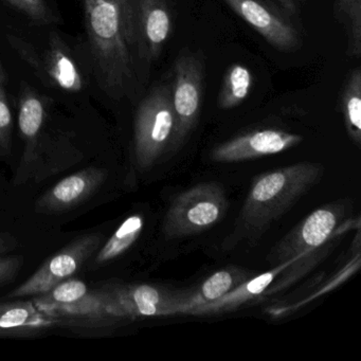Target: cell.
Instances as JSON below:
<instances>
[{
	"instance_id": "obj_28",
	"label": "cell",
	"mask_w": 361,
	"mask_h": 361,
	"mask_svg": "<svg viewBox=\"0 0 361 361\" xmlns=\"http://www.w3.org/2000/svg\"><path fill=\"white\" fill-rule=\"evenodd\" d=\"M117 1H121V3H128V0H117Z\"/></svg>"
},
{
	"instance_id": "obj_10",
	"label": "cell",
	"mask_w": 361,
	"mask_h": 361,
	"mask_svg": "<svg viewBox=\"0 0 361 361\" xmlns=\"http://www.w3.org/2000/svg\"><path fill=\"white\" fill-rule=\"evenodd\" d=\"M224 1L274 49L287 52L299 47L301 39L295 27L261 0Z\"/></svg>"
},
{
	"instance_id": "obj_24",
	"label": "cell",
	"mask_w": 361,
	"mask_h": 361,
	"mask_svg": "<svg viewBox=\"0 0 361 361\" xmlns=\"http://www.w3.org/2000/svg\"><path fill=\"white\" fill-rule=\"evenodd\" d=\"M8 3L24 12L32 20L49 22L50 16L43 0H7Z\"/></svg>"
},
{
	"instance_id": "obj_23",
	"label": "cell",
	"mask_w": 361,
	"mask_h": 361,
	"mask_svg": "<svg viewBox=\"0 0 361 361\" xmlns=\"http://www.w3.org/2000/svg\"><path fill=\"white\" fill-rule=\"evenodd\" d=\"M12 149V115L0 90V156L7 157Z\"/></svg>"
},
{
	"instance_id": "obj_14",
	"label": "cell",
	"mask_w": 361,
	"mask_h": 361,
	"mask_svg": "<svg viewBox=\"0 0 361 361\" xmlns=\"http://www.w3.org/2000/svg\"><path fill=\"white\" fill-rule=\"evenodd\" d=\"M288 265L289 263H285L274 266V269L259 274L255 278L249 279L246 282L243 283L217 301L192 308L187 314L204 316V314H224V312H233L244 304L249 303L261 295H265L266 290L271 286L274 280L282 274L283 270Z\"/></svg>"
},
{
	"instance_id": "obj_22",
	"label": "cell",
	"mask_w": 361,
	"mask_h": 361,
	"mask_svg": "<svg viewBox=\"0 0 361 361\" xmlns=\"http://www.w3.org/2000/svg\"><path fill=\"white\" fill-rule=\"evenodd\" d=\"M51 75L64 90H78L81 87V78L75 64L62 52H58L52 59Z\"/></svg>"
},
{
	"instance_id": "obj_5",
	"label": "cell",
	"mask_w": 361,
	"mask_h": 361,
	"mask_svg": "<svg viewBox=\"0 0 361 361\" xmlns=\"http://www.w3.org/2000/svg\"><path fill=\"white\" fill-rule=\"evenodd\" d=\"M174 130L172 90L158 86L139 105L135 120V160L140 170L151 169L168 151Z\"/></svg>"
},
{
	"instance_id": "obj_21",
	"label": "cell",
	"mask_w": 361,
	"mask_h": 361,
	"mask_svg": "<svg viewBox=\"0 0 361 361\" xmlns=\"http://www.w3.org/2000/svg\"><path fill=\"white\" fill-rule=\"evenodd\" d=\"M90 290L88 285L83 281L79 280V279L69 278L59 283L47 293L35 295L32 302L39 310L43 312L49 307L66 305V304L79 301L80 299L85 297Z\"/></svg>"
},
{
	"instance_id": "obj_27",
	"label": "cell",
	"mask_w": 361,
	"mask_h": 361,
	"mask_svg": "<svg viewBox=\"0 0 361 361\" xmlns=\"http://www.w3.org/2000/svg\"><path fill=\"white\" fill-rule=\"evenodd\" d=\"M16 240L9 234H0V255L7 253L10 249L13 248Z\"/></svg>"
},
{
	"instance_id": "obj_12",
	"label": "cell",
	"mask_w": 361,
	"mask_h": 361,
	"mask_svg": "<svg viewBox=\"0 0 361 361\" xmlns=\"http://www.w3.org/2000/svg\"><path fill=\"white\" fill-rule=\"evenodd\" d=\"M107 171L90 166L69 175L48 190L35 204L39 213H63L87 202L107 179Z\"/></svg>"
},
{
	"instance_id": "obj_15",
	"label": "cell",
	"mask_w": 361,
	"mask_h": 361,
	"mask_svg": "<svg viewBox=\"0 0 361 361\" xmlns=\"http://www.w3.org/2000/svg\"><path fill=\"white\" fill-rule=\"evenodd\" d=\"M56 324V319L39 310L32 301L0 304V333H29Z\"/></svg>"
},
{
	"instance_id": "obj_1",
	"label": "cell",
	"mask_w": 361,
	"mask_h": 361,
	"mask_svg": "<svg viewBox=\"0 0 361 361\" xmlns=\"http://www.w3.org/2000/svg\"><path fill=\"white\" fill-rule=\"evenodd\" d=\"M85 22L101 84L109 94H120L132 79L128 41L133 35L130 3L84 0Z\"/></svg>"
},
{
	"instance_id": "obj_9",
	"label": "cell",
	"mask_w": 361,
	"mask_h": 361,
	"mask_svg": "<svg viewBox=\"0 0 361 361\" xmlns=\"http://www.w3.org/2000/svg\"><path fill=\"white\" fill-rule=\"evenodd\" d=\"M302 141L303 137L284 130H253L217 145L211 153V159L221 164L257 159L282 153Z\"/></svg>"
},
{
	"instance_id": "obj_2",
	"label": "cell",
	"mask_w": 361,
	"mask_h": 361,
	"mask_svg": "<svg viewBox=\"0 0 361 361\" xmlns=\"http://www.w3.org/2000/svg\"><path fill=\"white\" fill-rule=\"evenodd\" d=\"M323 174L322 164L300 162L255 177L238 216L240 235H259L319 183Z\"/></svg>"
},
{
	"instance_id": "obj_11",
	"label": "cell",
	"mask_w": 361,
	"mask_h": 361,
	"mask_svg": "<svg viewBox=\"0 0 361 361\" xmlns=\"http://www.w3.org/2000/svg\"><path fill=\"white\" fill-rule=\"evenodd\" d=\"M54 317L58 324L65 326L98 329L119 324L128 318L121 316L106 287L90 290L79 301L66 305L54 306L43 310Z\"/></svg>"
},
{
	"instance_id": "obj_6",
	"label": "cell",
	"mask_w": 361,
	"mask_h": 361,
	"mask_svg": "<svg viewBox=\"0 0 361 361\" xmlns=\"http://www.w3.org/2000/svg\"><path fill=\"white\" fill-rule=\"evenodd\" d=\"M172 90L175 130L168 151L175 152L181 147L194 130L202 109L204 90V67L197 56L181 54L175 63L174 83Z\"/></svg>"
},
{
	"instance_id": "obj_19",
	"label": "cell",
	"mask_w": 361,
	"mask_h": 361,
	"mask_svg": "<svg viewBox=\"0 0 361 361\" xmlns=\"http://www.w3.org/2000/svg\"><path fill=\"white\" fill-rule=\"evenodd\" d=\"M252 84V73L246 66L231 65L224 75L219 96V107L229 111L242 104L250 94Z\"/></svg>"
},
{
	"instance_id": "obj_20",
	"label": "cell",
	"mask_w": 361,
	"mask_h": 361,
	"mask_svg": "<svg viewBox=\"0 0 361 361\" xmlns=\"http://www.w3.org/2000/svg\"><path fill=\"white\" fill-rule=\"evenodd\" d=\"M334 13L348 37V54L357 58L361 54V0H335Z\"/></svg>"
},
{
	"instance_id": "obj_25",
	"label": "cell",
	"mask_w": 361,
	"mask_h": 361,
	"mask_svg": "<svg viewBox=\"0 0 361 361\" xmlns=\"http://www.w3.org/2000/svg\"><path fill=\"white\" fill-rule=\"evenodd\" d=\"M24 264L23 257H5L0 255V285L9 282L20 271Z\"/></svg>"
},
{
	"instance_id": "obj_26",
	"label": "cell",
	"mask_w": 361,
	"mask_h": 361,
	"mask_svg": "<svg viewBox=\"0 0 361 361\" xmlns=\"http://www.w3.org/2000/svg\"><path fill=\"white\" fill-rule=\"evenodd\" d=\"M267 1L286 16H293L297 13V0H267Z\"/></svg>"
},
{
	"instance_id": "obj_18",
	"label": "cell",
	"mask_w": 361,
	"mask_h": 361,
	"mask_svg": "<svg viewBox=\"0 0 361 361\" xmlns=\"http://www.w3.org/2000/svg\"><path fill=\"white\" fill-rule=\"evenodd\" d=\"M342 117L344 126L350 140L357 145H361V71L354 69L346 79L342 90Z\"/></svg>"
},
{
	"instance_id": "obj_13",
	"label": "cell",
	"mask_w": 361,
	"mask_h": 361,
	"mask_svg": "<svg viewBox=\"0 0 361 361\" xmlns=\"http://www.w3.org/2000/svg\"><path fill=\"white\" fill-rule=\"evenodd\" d=\"M139 37L142 54L152 60L159 56L172 30L166 0H139Z\"/></svg>"
},
{
	"instance_id": "obj_8",
	"label": "cell",
	"mask_w": 361,
	"mask_h": 361,
	"mask_svg": "<svg viewBox=\"0 0 361 361\" xmlns=\"http://www.w3.org/2000/svg\"><path fill=\"white\" fill-rule=\"evenodd\" d=\"M118 312L128 319L183 314L188 293H174L147 284L106 286Z\"/></svg>"
},
{
	"instance_id": "obj_17",
	"label": "cell",
	"mask_w": 361,
	"mask_h": 361,
	"mask_svg": "<svg viewBox=\"0 0 361 361\" xmlns=\"http://www.w3.org/2000/svg\"><path fill=\"white\" fill-rule=\"evenodd\" d=\"M143 226L145 219L142 215H130L103 245L102 248L97 251L94 259V265H104L124 255L142 233Z\"/></svg>"
},
{
	"instance_id": "obj_16",
	"label": "cell",
	"mask_w": 361,
	"mask_h": 361,
	"mask_svg": "<svg viewBox=\"0 0 361 361\" xmlns=\"http://www.w3.org/2000/svg\"><path fill=\"white\" fill-rule=\"evenodd\" d=\"M249 279L248 272L240 268H225L215 272L202 283L197 290L188 293L183 314H187L192 308L217 301Z\"/></svg>"
},
{
	"instance_id": "obj_4",
	"label": "cell",
	"mask_w": 361,
	"mask_h": 361,
	"mask_svg": "<svg viewBox=\"0 0 361 361\" xmlns=\"http://www.w3.org/2000/svg\"><path fill=\"white\" fill-rule=\"evenodd\" d=\"M225 190L217 183H202L179 194L164 217L168 240L195 235L214 227L227 213Z\"/></svg>"
},
{
	"instance_id": "obj_7",
	"label": "cell",
	"mask_w": 361,
	"mask_h": 361,
	"mask_svg": "<svg viewBox=\"0 0 361 361\" xmlns=\"http://www.w3.org/2000/svg\"><path fill=\"white\" fill-rule=\"evenodd\" d=\"M102 244L99 233L86 234L75 238L54 257L48 259L26 282L8 295L9 298L35 297L43 295L56 285L73 278Z\"/></svg>"
},
{
	"instance_id": "obj_3",
	"label": "cell",
	"mask_w": 361,
	"mask_h": 361,
	"mask_svg": "<svg viewBox=\"0 0 361 361\" xmlns=\"http://www.w3.org/2000/svg\"><path fill=\"white\" fill-rule=\"evenodd\" d=\"M350 206L340 200L317 209L293 228L272 249L268 261L272 266L289 263L265 295L282 291L307 274L321 259L324 245L331 242L348 225Z\"/></svg>"
}]
</instances>
